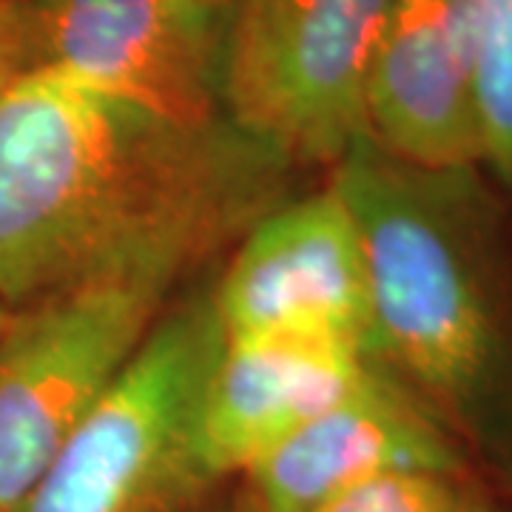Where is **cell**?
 <instances>
[{"instance_id": "cell-1", "label": "cell", "mask_w": 512, "mask_h": 512, "mask_svg": "<svg viewBox=\"0 0 512 512\" xmlns=\"http://www.w3.org/2000/svg\"><path fill=\"white\" fill-rule=\"evenodd\" d=\"M291 165L231 117L177 126L29 66L0 92V302L174 285L282 202Z\"/></svg>"}, {"instance_id": "cell-2", "label": "cell", "mask_w": 512, "mask_h": 512, "mask_svg": "<svg viewBox=\"0 0 512 512\" xmlns=\"http://www.w3.org/2000/svg\"><path fill=\"white\" fill-rule=\"evenodd\" d=\"M330 185L365 245L376 362L512 467V288L473 168H416L365 134Z\"/></svg>"}, {"instance_id": "cell-3", "label": "cell", "mask_w": 512, "mask_h": 512, "mask_svg": "<svg viewBox=\"0 0 512 512\" xmlns=\"http://www.w3.org/2000/svg\"><path fill=\"white\" fill-rule=\"evenodd\" d=\"M222 348L214 299L160 319L15 512H180L208 484L194 450Z\"/></svg>"}, {"instance_id": "cell-4", "label": "cell", "mask_w": 512, "mask_h": 512, "mask_svg": "<svg viewBox=\"0 0 512 512\" xmlns=\"http://www.w3.org/2000/svg\"><path fill=\"white\" fill-rule=\"evenodd\" d=\"M390 6L393 0H234L228 117L293 163H339L367 134V74Z\"/></svg>"}, {"instance_id": "cell-5", "label": "cell", "mask_w": 512, "mask_h": 512, "mask_svg": "<svg viewBox=\"0 0 512 512\" xmlns=\"http://www.w3.org/2000/svg\"><path fill=\"white\" fill-rule=\"evenodd\" d=\"M171 285L103 279L49 293L0 330V507L15 512L157 325Z\"/></svg>"}, {"instance_id": "cell-6", "label": "cell", "mask_w": 512, "mask_h": 512, "mask_svg": "<svg viewBox=\"0 0 512 512\" xmlns=\"http://www.w3.org/2000/svg\"><path fill=\"white\" fill-rule=\"evenodd\" d=\"M234 0H23L29 66L177 126L225 111Z\"/></svg>"}, {"instance_id": "cell-7", "label": "cell", "mask_w": 512, "mask_h": 512, "mask_svg": "<svg viewBox=\"0 0 512 512\" xmlns=\"http://www.w3.org/2000/svg\"><path fill=\"white\" fill-rule=\"evenodd\" d=\"M211 299L222 336L305 333L376 359L365 245L333 185L262 214Z\"/></svg>"}, {"instance_id": "cell-8", "label": "cell", "mask_w": 512, "mask_h": 512, "mask_svg": "<svg viewBox=\"0 0 512 512\" xmlns=\"http://www.w3.org/2000/svg\"><path fill=\"white\" fill-rule=\"evenodd\" d=\"M367 134L427 171L481 165L473 0H393L365 92Z\"/></svg>"}, {"instance_id": "cell-9", "label": "cell", "mask_w": 512, "mask_h": 512, "mask_svg": "<svg viewBox=\"0 0 512 512\" xmlns=\"http://www.w3.org/2000/svg\"><path fill=\"white\" fill-rule=\"evenodd\" d=\"M384 365L339 339L305 333L222 336L202 387L194 450L208 481L245 473Z\"/></svg>"}, {"instance_id": "cell-10", "label": "cell", "mask_w": 512, "mask_h": 512, "mask_svg": "<svg viewBox=\"0 0 512 512\" xmlns=\"http://www.w3.org/2000/svg\"><path fill=\"white\" fill-rule=\"evenodd\" d=\"M402 470L464 473L453 430L387 367L254 461L259 512H316L370 478Z\"/></svg>"}, {"instance_id": "cell-11", "label": "cell", "mask_w": 512, "mask_h": 512, "mask_svg": "<svg viewBox=\"0 0 512 512\" xmlns=\"http://www.w3.org/2000/svg\"><path fill=\"white\" fill-rule=\"evenodd\" d=\"M481 165L512 188V0H473Z\"/></svg>"}, {"instance_id": "cell-12", "label": "cell", "mask_w": 512, "mask_h": 512, "mask_svg": "<svg viewBox=\"0 0 512 512\" xmlns=\"http://www.w3.org/2000/svg\"><path fill=\"white\" fill-rule=\"evenodd\" d=\"M316 512H490L464 473L402 470L370 478Z\"/></svg>"}, {"instance_id": "cell-13", "label": "cell", "mask_w": 512, "mask_h": 512, "mask_svg": "<svg viewBox=\"0 0 512 512\" xmlns=\"http://www.w3.org/2000/svg\"><path fill=\"white\" fill-rule=\"evenodd\" d=\"M29 69L23 0H0V92Z\"/></svg>"}, {"instance_id": "cell-14", "label": "cell", "mask_w": 512, "mask_h": 512, "mask_svg": "<svg viewBox=\"0 0 512 512\" xmlns=\"http://www.w3.org/2000/svg\"><path fill=\"white\" fill-rule=\"evenodd\" d=\"M9 316H12L9 305H6V302H0V330H3V325L9 322Z\"/></svg>"}, {"instance_id": "cell-15", "label": "cell", "mask_w": 512, "mask_h": 512, "mask_svg": "<svg viewBox=\"0 0 512 512\" xmlns=\"http://www.w3.org/2000/svg\"><path fill=\"white\" fill-rule=\"evenodd\" d=\"M0 512H9V510H3V507H0Z\"/></svg>"}]
</instances>
